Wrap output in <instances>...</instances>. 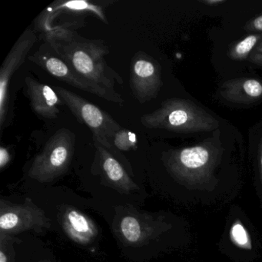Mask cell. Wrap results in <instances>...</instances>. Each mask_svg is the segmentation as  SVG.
Returning <instances> with one entry per match:
<instances>
[{
	"instance_id": "cell-13",
	"label": "cell",
	"mask_w": 262,
	"mask_h": 262,
	"mask_svg": "<svg viewBox=\"0 0 262 262\" xmlns=\"http://www.w3.org/2000/svg\"><path fill=\"white\" fill-rule=\"evenodd\" d=\"M26 94L30 102V106L37 116L47 119L58 118L60 110L59 106L66 105L55 90L41 83L31 76L25 79Z\"/></svg>"
},
{
	"instance_id": "cell-24",
	"label": "cell",
	"mask_w": 262,
	"mask_h": 262,
	"mask_svg": "<svg viewBox=\"0 0 262 262\" xmlns=\"http://www.w3.org/2000/svg\"><path fill=\"white\" fill-rule=\"evenodd\" d=\"M201 3L208 6H215L225 3V0H202Z\"/></svg>"
},
{
	"instance_id": "cell-9",
	"label": "cell",
	"mask_w": 262,
	"mask_h": 262,
	"mask_svg": "<svg viewBox=\"0 0 262 262\" xmlns=\"http://www.w3.org/2000/svg\"><path fill=\"white\" fill-rule=\"evenodd\" d=\"M51 220L45 211L27 198L23 204L0 200V232L13 234L33 231L42 233L51 228Z\"/></svg>"
},
{
	"instance_id": "cell-23",
	"label": "cell",
	"mask_w": 262,
	"mask_h": 262,
	"mask_svg": "<svg viewBox=\"0 0 262 262\" xmlns=\"http://www.w3.org/2000/svg\"><path fill=\"white\" fill-rule=\"evenodd\" d=\"M249 61L258 67H262V54L253 52L249 56Z\"/></svg>"
},
{
	"instance_id": "cell-7",
	"label": "cell",
	"mask_w": 262,
	"mask_h": 262,
	"mask_svg": "<svg viewBox=\"0 0 262 262\" xmlns=\"http://www.w3.org/2000/svg\"><path fill=\"white\" fill-rule=\"evenodd\" d=\"M171 228L163 216L139 212L128 206L115 219L113 225L122 244L133 247L147 245Z\"/></svg>"
},
{
	"instance_id": "cell-11",
	"label": "cell",
	"mask_w": 262,
	"mask_h": 262,
	"mask_svg": "<svg viewBox=\"0 0 262 262\" xmlns=\"http://www.w3.org/2000/svg\"><path fill=\"white\" fill-rule=\"evenodd\" d=\"M37 41L35 30L27 29L16 41L3 62L0 70V129L3 133L9 112V86L16 70L25 62Z\"/></svg>"
},
{
	"instance_id": "cell-3",
	"label": "cell",
	"mask_w": 262,
	"mask_h": 262,
	"mask_svg": "<svg viewBox=\"0 0 262 262\" xmlns=\"http://www.w3.org/2000/svg\"><path fill=\"white\" fill-rule=\"evenodd\" d=\"M140 122L149 129H164L179 133H202L217 129L214 116L188 99L172 98L164 101L160 108L142 115Z\"/></svg>"
},
{
	"instance_id": "cell-22",
	"label": "cell",
	"mask_w": 262,
	"mask_h": 262,
	"mask_svg": "<svg viewBox=\"0 0 262 262\" xmlns=\"http://www.w3.org/2000/svg\"><path fill=\"white\" fill-rule=\"evenodd\" d=\"M10 155L7 148L5 147L0 148V168L4 169L10 163Z\"/></svg>"
},
{
	"instance_id": "cell-4",
	"label": "cell",
	"mask_w": 262,
	"mask_h": 262,
	"mask_svg": "<svg viewBox=\"0 0 262 262\" xmlns=\"http://www.w3.org/2000/svg\"><path fill=\"white\" fill-rule=\"evenodd\" d=\"M76 135L68 128L58 130L33 159L29 177L48 183L68 171L75 152Z\"/></svg>"
},
{
	"instance_id": "cell-15",
	"label": "cell",
	"mask_w": 262,
	"mask_h": 262,
	"mask_svg": "<svg viewBox=\"0 0 262 262\" xmlns=\"http://www.w3.org/2000/svg\"><path fill=\"white\" fill-rule=\"evenodd\" d=\"M59 220L67 235L79 245L93 243L99 234L94 222L74 207L64 206L59 212Z\"/></svg>"
},
{
	"instance_id": "cell-17",
	"label": "cell",
	"mask_w": 262,
	"mask_h": 262,
	"mask_svg": "<svg viewBox=\"0 0 262 262\" xmlns=\"http://www.w3.org/2000/svg\"><path fill=\"white\" fill-rule=\"evenodd\" d=\"M262 39V35L252 34L234 44L228 53V57L234 60L242 61L251 55L253 49L257 47Z\"/></svg>"
},
{
	"instance_id": "cell-1",
	"label": "cell",
	"mask_w": 262,
	"mask_h": 262,
	"mask_svg": "<svg viewBox=\"0 0 262 262\" xmlns=\"http://www.w3.org/2000/svg\"><path fill=\"white\" fill-rule=\"evenodd\" d=\"M43 39L60 59L92 83L113 93L116 82L124 83L105 61L110 50L103 41L86 39L66 29L51 30L43 34Z\"/></svg>"
},
{
	"instance_id": "cell-20",
	"label": "cell",
	"mask_w": 262,
	"mask_h": 262,
	"mask_svg": "<svg viewBox=\"0 0 262 262\" xmlns=\"http://www.w3.org/2000/svg\"><path fill=\"white\" fill-rule=\"evenodd\" d=\"M258 194L260 199V206L262 208V139L260 140L258 146Z\"/></svg>"
},
{
	"instance_id": "cell-16",
	"label": "cell",
	"mask_w": 262,
	"mask_h": 262,
	"mask_svg": "<svg viewBox=\"0 0 262 262\" xmlns=\"http://www.w3.org/2000/svg\"><path fill=\"white\" fill-rule=\"evenodd\" d=\"M219 93L232 103H253L262 99V81L251 78L230 79L221 85Z\"/></svg>"
},
{
	"instance_id": "cell-14",
	"label": "cell",
	"mask_w": 262,
	"mask_h": 262,
	"mask_svg": "<svg viewBox=\"0 0 262 262\" xmlns=\"http://www.w3.org/2000/svg\"><path fill=\"white\" fill-rule=\"evenodd\" d=\"M231 219H228L225 237H222L220 246L223 245L225 252L242 259V255H255V244L249 226L246 225L243 219L236 212L231 213Z\"/></svg>"
},
{
	"instance_id": "cell-25",
	"label": "cell",
	"mask_w": 262,
	"mask_h": 262,
	"mask_svg": "<svg viewBox=\"0 0 262 262\" xmlns=\"http://www.w3.org/2000/svg\"><path fill=\"white\" fill-rule=\"evenodd\" d=\"M254 52L255 53H260V54H262V39L259 42V43L257 44V47H255V50H254Z\"/></svg>"
},
{
	"instance_id": "cell-19",
	"label": "cell",
	"mask_w": 262,
	"mask_h": 262,
	"mask_svg": "<svg viewBox=\"0 0 262 262\" xmlns=\"http://www.w3.org/2000/svg\"><path fill=\"white\" fill-rule=\"evenodd\" d=\"M112 144L120 151H131L137 148V138L135 133L126 128L119 130L112 140Z\"/></svg>"
},
{
	"instance_id": "cell-5",
	"label": "cell",
	"mask_w": 262,
	"mask_h": 262,
	"mask_svg": "<svg viewBox=\"0 0 262 262\" xmlns=\"http://www.w3.org/2000/svg\"><path fill=\"white\" fill-rule=\"evenodd\" d=\"M103 6L99 3L73 0H57L49 6L35 20V32L42 35L53 30L66 29L74 30L75 27H80L84 19L89 16H95L108 24Z\"/></svg>"
},
{
	"instance_id": "cell-8",
	"label": "cell",
	"mask_w": 262,
	"mask_h": 262,
	"mask_svg": "<svg viewBox=\"0 0 262 262\" xmlns=\"http://www.w3.org/2000/svg\"><path fill=\"white\" fill-rule=\"evenodd\" d=\"M28 59L49 74L75 88L96 95L101 99L118 104L120 106L125 103L123 98L117 92L113 93L105 90L79 76L56 55L47 42H44L39 47V50L29 56Z\"/></svg>"
},
{
	"instance_id": "cell-12",
	"label": "cell",
	"mask_w": 262,
	"mask_h": 262,
	"mask_svg": "<svg viewBox=\"0 0 262 262\" xmlns=\"http://www.w3.org/2000/svg\"><path fill=\"white\" fill-rule=\"evenodd\" d=\"M93 142L96 147L94 163L97 165L105 182L125 194L139 190V187L128 176L116 155L98 141Z\"/></svg>"
},
{
	"instance_id": "cell-2",
	"label": "cell",
	"mask_w": 262,
	"mask_h": 262,
	"mask_svg": "<svg viewBox=\"0 0 262 262\" xmlns=\"http://www.w3.org/2000/svg\"><path fill=\"white\" fill-rule=\"evenodd\" d=\"M224 148L215 135L202 143L176 148L162 155V162L170 176L188 188L205 189L217 183L214 171L222 160Z\"/></svg>"
},
{
	"instance_id": "cell-21",
	"label": "cell",
	"mask_w": 262,
	"mask_h": 262,
	"mask_svg": "<svg viewBox=\"0 0 262 262\" xmlns=\"http://www.w3.org/2000/svg\"><path fill=\"white\" fill-rule=\"evenodd\" d=\"M245 30L248 32H262V15L247 23Z\"/></svg>"
},
{
	"instance_id": "cell-26",
	"label": "cell",
	"mask_w": 262,
	"mask_h": 262,
	"mask_svg": "<svg viewBox=\"0 0 262 262\" xmlns=\"http://www.w3.org/2000/svg\"><path fill=\"white\" fill-rule=\"evenodd\" d=\"M39 262H52L51 260H41Z\"/></svg>"
},
{
	"instance_id": "cell-18",
	"label": "cell",
	"mask_w": 262,
	"mask_h": 262,
	"mask_svg": "<svg viewBox=\"0 0 262 262\" xmlns=\"http://www.w3.org/2000/svg\"><path fill=\"white\" fill-rule=\"evenodd\" d=\"M21 242L19 237L0 232V262H15L14 245Z\"/></svg>"
},
{
	"instance_id": "cell-10",
	"label": "cell",
	"mask_w": 262,
	"mask_h": 262,
	"mask_svg": "<svg viewBox=\"0 0 262 262\" xmlns=\"http://www.w3.org/2000/svg\"><path fill=\"white\" fill-rule=\"evenodd\" d=\"M129 84L139 103L156 99L163 85L162 68L158 61L144 52H138L132 59Z\"/></svg>"
},
{
	"instance_id": "cell-6",
	"label": "cell",
	"mask_w": 262,
	"mask_h": 262,
	"mask_svg": "<svg viewBox=\"0 0 262 262\" xmlns=\"http://www.w3.org/2000/svg\"><path fill=\"white\" fill-rule=\"evenodd\" d=\"M54 90L77 120L91 130L93 140L107 148H113L112 140L122 126L108 113L82 96L60 86H56Z\"/></svg>"
}]
</instances>
